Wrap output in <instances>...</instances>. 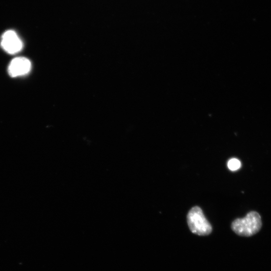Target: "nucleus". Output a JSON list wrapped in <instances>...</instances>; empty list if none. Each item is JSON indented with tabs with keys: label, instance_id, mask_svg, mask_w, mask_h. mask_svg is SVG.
Wrapping results in <instances>:
<instances>
[{
	"label": "nucleus",
	"instance_id": "1",
	"mask_svg": "<svg viewBox=\"0 0 271 271\" xmlns=\"http://www.w3.org/2000/svg\"><path fill=\"white\" fill-rule=\"evenodd\" d=\"M262 225L261 218L256 211L249 212L246 217L237 219L232 224L233 231L242 237H251L258 233Z\"/></svg>",
	"mask_w": 271,
	"mask_h": 271
},
{
	"label": "nucleus",
	"instance_id": "2",
	"mask_svg": "<svg viewBox=\"0 0 271 271\" xmlns=\"http://www.w3.org/2000/svg\"><path fill=\"white\" fill-rule=\"evenodd\" d=\"M187 221L190 230L194 234L204 236L209 235L212 232L211 224L199 207H194L189 211Z\"/></svg>",
	"mask_w": 271,
	"mask_h": 271
},
{
	"label": "nucleus",
	"instance_id": "3",
	"mask_svg": "<svg viewBox=\"0 0 271 271\" xmlns=\"http://www.w3.org/2000/svg\"><path fill=\"white\" fill-rule=\"evenodd\" d=\"M1 46L6 52L10 54L19 52L23 48L22 40L13 31H7L3 34Z\"/></svg>",
	"mask_w": 271,
	"mask_h": 271
},
{
	"label": "nucleus",
	"instance_id": "4",
	"mask_svg": "<svg viewBox=\"0 0 271 271\" xmlns=\"http://www.w3.org/2000/svg\"><path fill=\"white\" fill-rule=\"evenodd\" d=\"M31 61L24 57H19L13 59L8 67V73L12 78L26 75L32 69Z\"/></svg>",
	"mask_w": 271,
	"mask_h": 271
},
{
	"label": "nucleus",
	"instance_id": "5",
	"mask_svg": "<svg viewBox=\"0 0 271 271\" xmlns=\"http://www.w3.org/2000/svg\"><path fill=\"white\" fill-rule=\"evenodd\" d=\"M227 166L232 171H237L240 168L241 162L238 159H232L228 162Z\"/></svg>",
	"mask_w": 271,
	"mask_h": 271
}]
</instances>
